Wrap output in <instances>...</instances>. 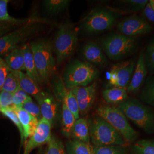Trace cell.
I'll return each instance as SVG.
<instances>
[{
	"label": "cell",
	"mask_w": 154,
	"mask_h": 154,
	"mask_svg": "<svg viewBox=\"0 0 154 154\" xmlns=\"http://www.w3.org/2000/svg\"><path fill=\"white\" fill-rule=\"evenodd\" d=\"M97 85L95 82L85 87H77L72 88L79 106V113L82 115L87 114L91 109L96 98Z\"/></svg>",
	"instance_id": "cell-13"
},
{
	"label": "cell",
	"mask_w": 154,
	"mask_h": 154,
	"mask_svg": "<svg viewBox=\"0 0 154 154\" xmlns=\"http://www.w3.org/2000/svg\"><path fill=\"white\" fill-rule=\"evenodd\" d=\"M12 108L16 112L19 118L23 130V137L26 140L28 137H30L33 135L39 120L30 115L22 109H16L13 106Z\"/></svg>",
	"instance_id": "cell-18"
},
{
	"label": "cell",
	"mask_w": 154,
	"mask_h": 154,
	"mask_svg": "<svg viewBox=\"0 0 154 154\" xmlns=\"http://www.w3.org/2000/svg\"><path fill=\"white\" fill-rule=\"evenodd\" d=\"M66 151L67 154H93V148L89 144L74 139L67 142Z\"/></svg>",
	"instance_id": "cell-27"
},
{
	"label": "cell",
	"mask_w": 154,
	"mask_h": 154,
	"mask_svg": "<svg viewBox=\"0 0 154 154\" xmlns=\"http://www.w3.org/2000/svg\"><path fill=\"white\" fill-rule=\"evenodd\" d=\"M88 127L90 138L94 146H125L127 144L116 129L98 116L90 122Z\"/></svg>",
	"instance_id": "cell-3"
},
{
	"label": "cell",
	"mask_w": 154,
	"mask_h": 154,
	"mask_svg": "<svg viewBox=\"0 0 154 154\" xmlns=\"http://www.w3.org/2000/svg\"><path fill=\"white\" fill-rule=\"evenodd\" d=\"M4 60L11 70L22 72L25 70L22 48L13 50L5 55Z\"/></svg>",
	"instance_id": "cell-19"
},
{
	"label": "cell",
	"mask_w": 154,
	"mask_h": 154,
	"mask_svg": "<svg viewBox=\"0 0 154 154\" xmlns=\"http://www.w3.org/2000/svg\"><path fill=\"white\" fill-rule=\"evenodd\" d=\"M42 118L53 125L58 112V104L53 97L48 93L44 94L37 100Z\"/></svg>",
	"instance_id": "cell-17"
},
{
	"label": "cell",
	"mask_w": 154,
	"mask_h": 154,
	"mask_svg": "<svg viewBox=\"0 0 154 154\" xmlns=\"http://www.w3.org/2000/svg\"><path fill=\"white\" fill-rule=\"evenodd\" d=\"M23 56H24V64L26 74L29 77L36 83L41 82V79L39 77L38 72L37 70L35 65L33 58V53L30 48V45L26 44L22 48Z\"/></svg>",
	"instance_id": "cell-21"
},
{
	"label": "cell",
	"mask_w": 154,
	"mask_h": 154,
	"mask_svg": "<svg viewBox=\"0 0 154 154\" xmlns=\"http://www.w3.org/2000/svg\"><path fill=\"white\" fill-rule=\"evenodd\" d=\"M56 91L58 98L62 100L63 103L72 112L75 119H78L79 118V106L76 97L72 91V89L66 88L64 83L60 81L57 84Z\"/></svg>",
	"instance_id": "cell-16"
},
{
	"label": "cell",
	"mask_w": 154,
	"mask_h": 154,
	"mask_svg": "<svg viewBox=\"0 0 154 154\" xmlns=\"http://www.w3.org/2000/svg\"><path fill=\"white\" fill-rule=\"evenodd\" d=\"M12 25H13L9 23L0 22V38L8 33Z\"/></svg>",
	"instance_id": "cell-41"
},
{
	"label": "cell",
	"mask_w": 154,
	"mask_h": 154,
	"mask_svg": "<svg viewBox=\"0 0 154 154\" xmlns=\"http://www.w3.org/2000/svg\"><path fill=\"white\" fill-rule=\"evenodd\" d=\"M118 17V14L104 9L91 11L83 22L85 31L88 33L104 32L111 28Z\"/></svg>",
	"instance_id": "cell-8"
},
{
	"label": "cell",
	"mask_w": 154,
	"mask_h": 154,
	"mask_svg": "<svg viewBox=\"0 0 154 154\" xmlns=\"http://www.w3.org/2000/svg\"><path fill=\"white\" fill-rule=\"evenodd\" d=\"M117 29L122 34L134 38L150 33L152 28L143 17L132 15L124 18L119 22Z\"/></svg>",
	"instance_id": "cell-11"
},
{
	"label": "cell",
	"mask_w": 154,
	"mask_h": 154,
	"mask_svg": "<svg viewBox=\"0 0 154 154\" xmlns=\"http://www.w3.org/2000/svg\"><path fill=\"white\" fill-rule=\"evenodd\" d=\"M52 125L49 122L41 118L33 135L26 144L24 154H29L33 149L48 143L51 135V129Z\"/></svg>",
	"instance_id": "cell-12"
},
{
	"label": "cell",
	"mask_w": 154,
	"mask_h": 154,
	"mask_svg": "<svg viewBox=\"0 0 154 154\" xmlns=\"http://www.w3.org/2000/svg\"><path fill=\"white\" fill-rule=\"evenodd\" d=\"M76 119L72 112L68 109L65 104L63 103L62 111V131L63 134L69 137L72 135V130Z\"/></svg>",
	"instance_id": "cell-25"
},
{
	"label": "cell",
	"mask_w": 154,
	"mask_h": 154,
	"mask_svg": "<svg viewBox=\"0 0 154 154\" xmlns=\"http://www.w3.org/2000/svg\"><path fill=\"white\" fill-rule=\"evenodd\" d=\"M143 14L144 18L148 22H154V10L151 8L149 2L143 9Z\"/></svg>",
	"instance_id": "cell-40"
},
{
	"label": "cell",
	"mask_w": 154,
	"mask_h": 154,
	"mask_svg": "<svg viewBox=\"0 0 154 154\" xmlns=\"http://www.w3.org/2000/svg\"><path fill=\"white\" fill-rule=\"evenodd\" d=\"M97 115L119 132L127 143L134 142L139 135L128 121L126 116L118 107L101 105L96 110Z\"/></svg>",
	"instance_id": "cell-2"
},
{
	"label": "cell",
	"mask_w": 154,
	"mask_h": 154,
	"mask_svg": "<svg viewBox=\"0 0 154 154\" xmlns=\"http://www.w3.org/2000/svg\"><path fill=\"white\" fill-rule=\"evenodd\" d=\"M38 29L35 23H28L21 28L7 33L0 38V56L6 55L13 50L18 48V45L26 41Z\"/></svg>",
	"instance_id": "cell-9"
},
{
	"label": "cell",
	"mask_w": 154,
	"mask_h": 154,
	"mask_svg": "<svg viewBox=\"0 0 154 154\" xmlns=\"http://www.w3.org/2000/svg\"><path fill=\"white\" fill-rule=\"evenodd\" d=\"M83 58L87 62L94 66L105 67L107 60L100 48L94 42H88L83 47Z\"/></svg>",
	"instance_id": "cell-15"
},
{
	"label": "cell",
	"mask_w": 154,
	"mask_h": 154,
	"mask_svg": "<svg viewBox=\"0 0 154 154\" xmlns=\"http://www.w3.org/2000/svg\"><path fill=\"white\" fill-rule=\"evenodd\" d=\"M11 71V70L6 63L5 61L0 57V91H1V88L6 78Z\"/></svg>",
	"instance_id": "cell-39"
},
{
	"label": "cell",
	"mask_w": 154,
	"mask_h": 154,
	"mask_svg": "<svg viewBox=\"0 0 154 154\" xmlns=\"http://www.w3.org/2000/svg\"><path fill=\"white\" fill-rule=\"evenodd\" d=\"M127 119L148 134H154V109L139 100L128 98L117 107Z\"/></svg>",
	"instance_id": "cell-1"
},
{
	"label": "cell",
	"mask_w": 154,
	"mask_h": 154,
	"mask_svg": "<svg viewBox=\"0 0 154 154\" xmlns=\"http://www.w3.org/2000/svg\"><path fill=\"white\" fill-rule=\"evenodd\" d=\"M101 45L110 59L119 61L132 53L136 49L137 42L134 38L114 33L103 39Z\"/></svg>",
	"instance_id": "cell-6"
},
{
	"label": "cell",
	"mask_w": 154,
	"mask_h": 154,
	"mask_svg": "<svg viewBox=\"0 0 154 154\" xmlns=\"http://www.w3.org/2000/svg\"><path fill=\"white\" fill-rule=\"evenodd\" d=\"M30 99H32L31 97L20 88L13 93V107L16 109H22L23 105Z\"/></svg>",
	"instance_id": "cell-33"
},
{
	"label": "cell",
	"mask_w": 154,
	"mask_h": 154,
	"mask_svg": "<svg viewBox=\"0 0 154 154\" xmlns=\"http://www.w3.org/2000/svg\"><path fill=\"white\" fill-rule=\"evenodd\" d=\"M132 150L134 154H154V140H138L132 145Z\"/></svg>",
	"instance_id": "cell-29"
},
{
	"label": "cell",
	"mask_w": 154,
	"mask_h": 154,
	"mask_svg": "<svg viewBox=\"0 0 154 154\" xmlns=\"http://www.w3.org/2000/svg\"><path fill=\"white\" fill-rule=\"evenodd\" d=\"M72 137L74 140L89 144L90 134L88 122L85 118L77 119L72 130Z\"/></svg>",
	"instance_id": "cell-23"
},
{
	"label": "cell",
	"mask_w": 154,
	"mask_h": 154,
	"mask_svg": "<svg viewBox=\"0 0 154 154\" xmlns=\"http://www.w3.org/2000/svg\"><path fill=\"white\" fill-rule=\"evenodd\" d=\"M98 75L99 71L95 66L87 62L74 61L66 69L63 75V83L68 89L85 87Z\"/></svg>",
	"instance_id": "cell-4"
},
{
	"label": "cell",
	"mask_w": 154,
	"mask_h": 154,
	"mask_svg": "<svg viewBox=\"0 0 154 154\" xmlns=\"http://www.w3.org/2000/svg\"><path fill=\"white\" fill-rule=\"evenodd\" d=\"M149 2L147 0H123L121 1L122 4L130 11H137L143 10Z\"/></svg>",
	"instance_id": "cell-36"
},
{
	"label": "cell",
	"mask_w": 154,
	"mask_h": 154,
	"mask_svg": "<svg viewBox=\"0 0 154 154\" xmlns=\"http://www.w3.org/2000/svg\"><path fill=\"white\" fill-rule=\"evenodd\" d=\"M147 73L148 70L144 60V54L143 51H141L136 62L131 80L127 88V93L135 94L139 92L145 82Z\"/></svg>",
	"instance_id": "cell-14"
},
{
	"label": "cell",
	"mask_w": 154,
	"mask_h": 154,
	"mask_svg": "<svg viewBox=\"0 0 154 154\" xmlns=\"http://www.w3.org/2000/svg\"><path fill=\"white\" fill-rule=\"evenodd\" d=\"M8 0H0V22H6L15 25H26L30 23L29 19H17L11 16L8 11Z\"/></svg>",
	"instance_id": "cell-26"
},
{
	"label": "cell",
	"mask_w": 154,
	"mask_h": 154,
	"mask_svg": "<svg viewBox=\"0 0 154 154\" xmlns=\"http://www.w3.org/2000/svg\"><path fill=\"white\" fill-rule=\"evenodd\" d=\"M45 154H66L63 144L55 137H51Z\"/></svg>",
	"instance_id": "cell-32"
},
{
	"label": "cell",
	"mask_w": 154,
	"mask_h": 154,
	"mask_svg": "<svg viewBox=\"0 0 154 154\" xmlns=\"http://www.w3.org/2000/svg\"><path fill=\"white\" fill-rule=\"evenodd\" d=\"M93 154H128L127 149L122 146H94Z\"/></svg>",
	"instance_id": "cell-31"
},
{
	"label": "cell",
	"mask_w": 154,
	"mask_h": 154,
	"mask_svg": "<svg viewBox=\"0 0 154 154\" xmlns=\"http://www.w3.org/2000/svg\"><path fill=\"white\" fill-rule=\"evenodd\" d=\"M20 88L28 95L33 96L36 100L39 98L45 93L39 88L37 83L22 72H20Z\"/></svg>",
	"instance_id": "cell-20"
},
{
	"label": "cell",
	"mask_w": 154,
	"mask_h": 154,
	"mask_svg": "<svg viewBox=\"0 0 154 154\" xmlns=\"http://www.w3.org/2000/svg\"><path fill=\"white\" fill-rule=\"evenodd\" d=\"M149 2L151 8L154 10V0H150Z\"/></svg>",
	"instance_id": "cell-42"
},
{
	"label": "cell",
	"mask_w": 154,
	"mask_h": 154,
	"mask_svg": "<svg viewBox=\"0 0 154 154\" xmlns=\"http://www.w3.org/2000/svg\"><path fill=\"white\" fill-rule=\"evenodd\" d=\"M139 98L145 105L154 108V77H149L144 83Z\"/></svg>",
	"instance_id": "cell-24"
},
{
	"label": "cell",
	"mask_w": 154,
	"mask_h": 154,
	"mask_svg": "<svg viewBox=\"0 0 154 154\" xmlns=\"http://www.w3.org/2000/svg\"><path fill=\"white\" fill-rule=\"evenodd\" d=\"M144 60L148 72L154 74V41L147 46L144 54Z\"/></svg>",
	"instance_id": "cell-35"
},
{
	"label": "cell",
	"mask_w": 154,
	"mask_h": 154,
	"mask_svg": "<svg viewBox=\"0 0 154 154\" xmlns=\"http://www.w3.org/2000/svg\"><path fill=\"white\" fill-rule=\"evenodd\" d=\"M30 46L41 81H48L55 67L51 45L48 41L41 39L33 41Z\"/></svg>",
	"instance_id": "cell-5"
},
{
	"label": "cell",
	"mask_w": 154,
	"mask_h": 154,
	"mask_svg": "<svg viewBox=\"0 0 154 154\" xmlns=\"http://www.w3.org/2000/svg\"><path fill=\"white\" fill-rule=\"evenodd\" d=\"M136 65L134 60H128L114 65L109 72V86L113 88H128Z\"/></svg>",
	"instance_id": "cell-10"
},
{
	"label": "cell",
	"mask_w": 154,
	"mask_h": 154,
	"mask_svg": "<svg viewBox=\"0 0 154 154\" xmlns=\"http://www.w3.org/2000/svg\"><path fill=\"white\" fill-rule=\"evenodd\" d=\"M20 88V72L11 70L8 74L1 90L14 93Z\"/></svg>",
	"instance_id": "cell-28"
},
{
	"label": "cell",
	"mask_w": 154,
	"mask_h": 154,
	"mask_svg": "<svg viewBox=\"0 0 154 154\" xmlns=\"http://www.w3.org/2000/svg\"><path fill=\"white\" fill-rule=\"evenodd\" d=\"M68 0H46L43 2L46 11L51 14H58L65 9L69 5Z\"/></svg>",
	"instance_id": "cell-30"
},
{
	"label": "cell",
	"mask_w": 154,
	"mask_h": 154,
	"mask_svg": "<svg viewBox=\"0 0 154 154\" xmlns=\"http://www.w3.org/2000/svg\"><path fill=\"white\" fill-rule=\"evenodd\" d=\"M102 95L105 102L110 105H119L128 98L126 89L112 88L105 89Z\"/></svg>",
	"instance_id": "cell-22"
},
{
	"label": "cell",
	"mask_w": 154,
	"mask_h": 154,
	"mask_svg": "<svg viewBox=\"0 0 154 154\" xmlns=\"http://www.w3.org/2000/svg\"><path fill=\"white\" fill-rule=\"evenodd\" d=\"M0 110H1V107H0Z\"/></svg>",
	"instance_id": "cell-43"
},
{
	"label": "cell",
	"mask_w": 154,
	"mask_h": 154,
	"mask_svg": "<svg viewBox=\"0 0 154 154\" xmlns=\"http://www.w3.org/2000/svg\"><path fill=\"white\" fill-rule=\"evenodd\" d=\"M22 109L26 111L30 115L37 118L38 120L41 119V116H42L39 107L36 103L33 102L32 99H30L26 102L23 106Z\"/></svg>",
	"instance_id": "cell-37"
},
{
	"label": "cell",
	"mask_w": 154,
	"mask_h": 154,
	"mask_svg": "<svg viewBox=\"0 0 154 154\" xmlns=\"http://www.w3.org/2000/svg\"><path fill=\"white\" fill-rule=\"evenodd\" d=\"M13 94L7 92L5 91L1 90L0 91L1 110L11 108L13 106Z\"/></svg>",
	"instance_id": "cell-38"
},
{
	"label": "cell",
	"mask_w": 154,
	"mask_h": 154,
	"mask_svg": "<svg viewBox=\"0 0 154 154\" xmlns=\"http://www.w3.org/2000/svg\"><path fill=\"white\" fill-rule=\"evenodd\" d=\"M0 112L9 118L10 120H11L13 122V123L17 127L18 129L19 130V131L20 132L21 135V141H23V130L22 128V125L21 124L20 121L19 119V118L18 116V115L16 113V112L13 110L12 107L6 109H3V110H0Z\"/></svg>",
	"instance_id": "cell-34"
},
{
	"label": "cell",
	"mask_w": 154,
	"mask_h": 154,
	"mask_svg": "<svg viewBox=\"0 0 154 154\" xmlns=\"http://www.w3.org/2000/svg\"><path fill=\"white\" fill-rule=\"evenodd\" d=\"M77 33L71 25H63L55 36L54 50L57 62L60 63L72 55L77 46Z\"/></svg>",
	"instance_id": "cell-7"
}]
</instances>
